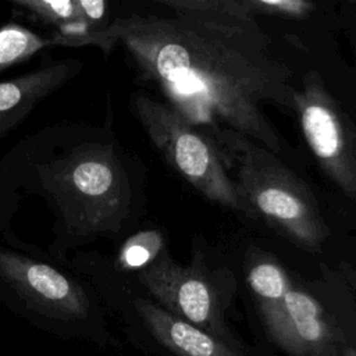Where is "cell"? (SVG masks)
Returning <instances> with one entry per match:
<instances>
[{
  "mask_svg": "<svg viewBox=\"0 0 356 356\" xmlns=\"http://www.w3.org/2000/svg\"><path fill=\"white\" fill-rule=\"evenodd\" d=\"M164 234L159 229H143L124 239L114 259L117 271H140L150 266L165 250Z\"/></svg>",
  "mask_w": 356,
  "mask_h": 356,
  "instance_id": "obj_13",
  "label": "cell"
},
{
  "mask_svg": "<svg viewBox=\"0 0 356 356\" xmlns=\"http://www.w3.org/2000/svg\"><path fill=\"white\" fill-rule=\"evenodd\" d=\"M303 138L324 174L356 202V122L325 89L316 72L293 93Z\"/></svg>",
  "mask_w": 356,
  "mask_h": 356,
  "instance_id": "obj_5",
  "label": "cell"
},
{
  "mask_svg": "<svg viewBox=\"0 0 356 356\" xmlns=\"http://www.w3.org/2000/svg\"><path fill=\"white\" fill-rule=\"evenodd\" d=\"M138 281L171 314L232 343L224 321V302L216 278L206 268L184 266L165 249L150 266L136 273Z\"/></svg>",
  "mask_w": 356,
  "mask_h": 356,
  "instance_id": "obj_6",
  "label": "cell"
},
{
  "mask_svg": "<svg viewBox=\"0 0 356 356\" xmlns=\"http://www.w3.org/2000/svg\"><path fill=\"white\" fill-rule=\"evenodd\" d=\"M79 18L82 21V26L85 29L86 36L83 38V46L85 39L92 35L102 32L106 29L111 22V4L106 0H75Z\"/></svg>",
  "mask_w": 356,
  "mask_h": 356,
  "instance_id": "obj_14",
  "label": "cell"
},
{
  "mask_svg": "<svg viewBox=\"0 0 356 356\" xmlns=\"http://www.w3.org/2000/svg\"><path fill=\"white\" fill-rule=\"evenodd\" d=\"M129 110L164 161L181 178L206 199L252 217L222 154L210 138L147 92H134Z\"/></svg>",
  "mask_w": 356,
  "mask_h": 356,
  "instance_id": "obj_4",
  "label": "cell"
},
{
  "mask_svg": "<svg viewBox=\"0 0 356 356\" xmlns=\"http://www.w3.org/2000/svg\"><path fill=\"white\" fill-rule=\"evenodd\" d=\"M217 149L253 218L263 220L302 249H321L330 228L299 177L274 153L239 134L224 132Z\"/></svg>",
  "mask_w": 356,
  "mask_h": 356,
  "instance_id": "obj_3",
  "label": "cell"
},
{
  "mask_svg": "<svg viewBox=\"0 0 356 356\" xmlns=\"http://www.w3.org/2000/svg\"><path fill=\"white\" fill-rule=\"evenodd\" d=\"M83 67L75 57L54 60L46 51L35 70L0 81V139L17 129L39 103L75 79Z\"/></svg>",
  "mask_w": 356,
  "mask_h": 356,
  "instance_id": "obj_9",
  "label": "cell"
},
{
  "mask_svg": "<svg viewBox=\"0 0 356 356\" xmlns=\"http://www.w3.org/2000/svg\"><path fill=\"white\" fill-rule=\"evenodd\" d=\"M270 42L257 22L200 13H135L89 35L86 46L107 57L121 44L139 78L216 146L224 132H235L281 153L282 140L266 108L293 110L295 88L289 70L270 54Z\"/></svg>",
  "mask_w": 356,
  "mask_h": 356,
  "instance_id": "obj_1",
  "label": "cell"
},
{
  "mask_svg": "<svg viewBox=\"0 0 356 356\" xmlns=\"http://www.w3.org/2000/svg\"><path fill=\"white\" fill-rule=\"evenodd\" d=\"M15 13L40 22L56 35L58 47H82L86 36L75 0H11Z\"/></svg>",
  "mask_w": 356,
  "mask_h": 356,
  "instance_id": "obj_11",
  "label": "cell"
},
{
  "mask_svg": "<svg viewBox=\"0 0 356 356\" xmlns=\"http://www.w3.org/2000/svg\"><path fill=\"white\" fill-rule=\"evenodd\" d=\"M0 289L47 318L88 320L93 302L86 288L61 267L0 245Z\"/></svg>",
  "mask_w": 356,
  "mask_h": 356,
  "instance_id": "obj_7",
  "label": "cell"
},
{
  "mask_svg": "<svg viewBox=\"0 0 356 356\" xmlns=\"http://www.w3.org/2000/svg\"><path fill=\"white\" fill-rule=\"evenodd\" d=\"M138 177L107 121H61L0 157V241L49 264L99 239L115 241L138 210Z\"/></svg>",
  "mask_w": 356,
  "mask_h": 356,
  "instance_id": "obj_2",
  "label": "cell"
},
{
  "mask_svg": "<svg viewBox=\"0 0 356 356\" xmlns=\"http://www.w3.org/2000/svg\"><path fill=\"white\" fill-rule=\"evenodd\" d=\"M341 350L343 356H356V346H343Z\"/></svg>",
  "mask_w": 356,
  "mask_h": 356,
  "instance_id": "obj_15",
  "label": "cell"
},
{
  "mask_svg": "<svg viewBox=\"0 0 356 356\" xmlns=\"http://www.w3.org/2000/svg\"><path fill=\"white\" fill-rule=\"evenodd\" d=\"M132 303L156 341L177 356H245L234 343L171 314L156 302L136 298Z\"/></svg>",
  "mask_w": 356,
  "mask_h": 356,
  "instance_id": "obj_10",
  "label": "cell"
},
{
  "mask_svg": "<svg viewBox=\"0 0 356 356\" xmlns=\"http://www.w3.org/2000/svg\"><path fill=\"white\" fill-rule=\"evenodd\" d=\"M49 47H58L53 32L40 35L22 24L11 21L4 24L0 26V72L28 61Z\"/></svg>",
  "mask_w": 356,
  "mask_h": 356,
  "instance_id": "obj_12",
  "label": "cell"
},
{
  "mask_svg": "<svg viewBox=\"0 0 356 356\" xmlns=\"http://www.w3.org/2000/svg\"><path fill=\"white\" fill-rule=\"evenodd\" d=\"M266 328L291 356H337L342 342L320 300L293 281Z\"/></svg>",
  "mask_w": 356,
  "mask_h": 356,
  "instance_id": "obj_8",
  "label": "cell"
}]
</instances>
